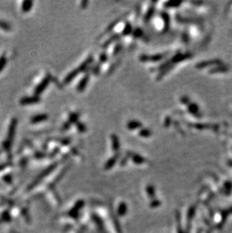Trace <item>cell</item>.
Returning a JSON list of instances; mask_svg holds the SVG:
<instances>
[{"label":"cell","mask_w":232,"mask_h":233,"mask_svg":"<svg viewBox=\"0 0 232 233\" xmlns=\"http://www.w3.org/2000/svg\"><path fill=\"white\" fill-rule=\"evenodd\" d=\"M16 125H17V120L15 119H13L11 122L9 129H8V137H7L6 140L4 142L3 145H4V148L7 150L10 149L12 143V140H13L14 133H15V129H16Z\"/></svg>","instance_id":"obj_1"},{"label":"cell","mask_w":232,"mask_h":233,"mask_svg":"<svg viewBox=\"0 0 232 233\" xmlns=\"http://www.w3.org/2000/svg\"><path fill=\"white\" fill-rule=\"evenodd\" d=\"M164 57L163 54H157L154 55H142L140 57V60L143 62H157V61H161Z\"/></svg>","instance_id":"obj_2"},{"label":"cell","mask_w":232,"mask_h":233,"mask_svg":"<svg viewBox=\"0 0 232 233\" xmlns=\"http://www.w3.org/2000/svg\"><path fill=\"white\" fill-rule=\"evenodd\" d=\"M50 80H51L50 76H47L43 79L42 82L39 83V85H38L35 89V94L36 96H39L40 94H42V92L45 90V88L48 87V84H49Z\"/></svg>","instance_id":"obj_3"},{"label":"cell","mask_w":232,"mask_h":233,"mask_svg":"<svg viewBox=\"0 0 232 233\" xmlns=\"http://www.w3.org/2000/svg\"><path fill=\"white\" fill-rule=\"evenodd\" d=\"M39 101H40V98H39V97L36 95V96H33V97H23L20 102H21V105H30V104H37V103L39 102Z\"/></svg>","instance_id":"obj_4"},{"label":"cell","mask_w":232,"mask_h":233,"mask_svg":"<svg viewBox=\"0 0 232 233\" xmlns=\"http://www.w3.org/2000/svg\"><path fill=\"white\" fill-rule=\"evenodd\" d=\"M88 81H89V75H84V76L83 77V79H82L80 82H79L78 87H77V90H78V91L79 92L83 91L85 89L86 86H87L88 83Z\"/></svg>","instance_id":"obj_5"},{"label":"cell","mask_w":232,"mask_h":233,"mask_svg":"<svg viewBox=\"0 0 232 233\" xmlns=\"http://www.w3.org/2000/svg\"><path fill=\"white\" fill-rule=\"evenodd\" d=\"M48 119V116L47 114H39L34 115L33 117L31 118V122L33 124H36L39 123V122H44V121L47 120Z\"/></svg>","instance_id":"obj_6"},{"label":"cell","mask_w":232,"mask_h":233,"mask_svg":"<svg viewBox=\"0 0 232 233\" xmlns=\"http://www.w3.org/2000/svg\"><path fill=\"white\" fill-rule=\"evenodd\" d=\"M79 73H80V71H79L78 68L75 69V70H73L72 72H70V73L68 74L67 75H66L65 79H64V83H66V84H67V83H69L72 80H73V79H74L75 77H76L77 75H78V74Z\"/></svg>","instance_id":"obj_7"},{"label":"cell","mask_w":232,"mask_h":233,"mask_svg":"<svg viewBox=\"0 0 232 233\" xmlns=\"http://www.w3.org/2000/svg\"><path fill=\"white\" fill-rule=\"evenodd\" d=\"M111 144H112V149L115 151H118V149L120 147V142L118 140V137L116 134H111Z\"/></svg>","instance_id":"obj_8"},{"label":"cell","mask_w":232,"mask_h":233,"mask_svg":"<svg viewBox=\"0 0 232 233\" xmlns=\"http://www.w3.org/2000/svg\"><path fill=\"white\" fill-rule=\"evenodd\" d=\"M142 125L143 124H142L141 122H138V121L132 120L127 124V128L130 130H136L137 128H141Z\"/></svg>","instance_id":"obj_9"},{"label":"cell","mask_w":232,"mask_h":233,"mask_svg":"<svg viewBox=\"0 0 232 233\" xmlns=\"http://www.w3.org/2000/svg\"><path fill=\"white\" fill-rule=\"evenodd\" d=\"M33 2L32 1H25L23 2L22 5V10L24 12H27L32 8L33 7Z\"/></svg>","instance_id":"obj_10"},{"label":"cell","mask_w":232,"mask_h":233,"mask_svg":"<svg viewBox=\"0 0 232 233\" xmlns=\"http://www.w3.org/2000/svg\"><path fill=\"white\" fill-rule=\"evenodd\" d=\"M130 154L131 155L130 158H132L134 162H136L137 164H142L145 161V159L142 156H140V155L136 154H131V153H130Z\"/></svg>","instance_id":"obj_11"},{"label":"cell","mask_w":232,"mask_h":233,"mask_svg":"<svg viewBox=\"0 0 232 233\" xmlns=\"http://www.w3.org/2000/svg\"><path fill=\"white\" fill-rule=\"evenodd\" d=\"M139 134L140 136L143 137H149L152 135V132H151L150 130L147 129V128H144V129H142L141 131H140Z\"/></svg>","instance_id":"obj_12"},{"label":"cell","mask_w":232,"mask_h":233,"mask_svg":"<svg viewBox=\"0 0 232 233\" xmlns=\"http://www.w3.org/2000/svg\"><path fill=\"white\" fill-rule=\"evenodd\" d=\"M132 30H133V28H132V26H131L130 23H126L125 27V29H124L123 32H122V33H123L124 36L128 35V34L131 33V32H132Z\"/></svg>","instance_id":"obj_13"},{"label":"cell","mask_w":232,"mask_h":233,"mask_svg":"<svg viewBox=\"0 0 232 233\" xmlns=\"http://www.w3.org/2000/svg\"><path fill=\"white\" fill-rule=\"evenodd\" d=\"M154 12V7H151V8L148 10V12H147L146 14H145V18H144L145 21H149V20L151 19V17H152V15H153Z\"/></svg>","instance_id":"obj_14"},{"label":"cell","mask_w":232,"mask_h":233,"mask_svg":"<svg viewBox=\"0 0 232 233\" xmlns=\"http://www.w3.org/2000/svg\"><path fill=\"white\" fill-rule=\"evenodd\" d=\"M179 4H181V2H167L165 3V7H167V8H174V7H178V5Z\"/></svg>","instance_id":"obj_15"},{"label":"cell","mask_w":232,"mask_h":233,"mask_svg":"<svg viewBox=\"0 0 232 233\" xmlns=\"http://www.w3.org/2000/svg\"><path fill=\"white\" fill-rule=\"evenodd\" d=\"M78 117H79L78 113H71L69 117V123H71V122H76L77 121H78Z\"/></svg>","instance_id":"obj_16"},{"label":"cell","mask_w":232,"mask_h":233,"mask_svg":"<svg viewBox=\"0 0 232 233\" xmlns=\"http://www.w3.org/2000/svg\"><path fill=\"white\" fill-rule=\"evenodd\" d=\"M0 28L6 30V31H9L11 30V26L9 25V23L5 22V21H0Z\"/></svg>","instance_id":"obj_17"},{"label":"cell","mask_w":232,"mask_h":233,"mask_svg":"<svg viewBox=\"0 0 232 233\" xmlns=\"http://www.w3.org/2000/svg\"><path fill=\"white\" fill-rule=\"evenodd\" d=\"M117 158H118V156H114L112 158L109 159V161H108V162L107 163V165H106V167H111V166L114 165V164L116 163V162L117 161Z\"/></svg>","instance_id":"obj_18"},{"label":"cell","mask_w":232,"mask_h":233,"mask_svg":"<svg viewBox=\"0 0 232 233\" xmlns=\"http://www.w3.org/2000/svg\"><path fill=\"white\" fill-rule=\"evenodd\" d=\"M77 128H78V130L80 132H84L87 130L86 126L83 123H82V122H78L77 123Z\"/></svg>","instance_id":"obj_19"},{"label":"cell","mask_w":232,"mask_h":233,"mask_svg":"<svg viewBox=\"0 0 232 233\" xmlns=\"http://www.w3.org/2000/svg\"><path fill=\"white\" fill-rule=\"evenodd\" d=\"M6 62H7L6 58H5L4 56H2V57L0 58V72H1L2 70H3V68L5 67V64H6Z\"/></svg>","instance_id":"obj_20"},{"label":"cell","mask_w":232,"mask_h":233,"mask_svg":"<svg viewBox=\"0 0 232 233\" xmlns=\"http://www.w3.org/2000/svg\"><path fill=\"white\" fill-rule=\"evenodd\" d=\"M143 30H142V29L140 28H137L136 29V30H134V36L136 38H138V37H141L142 35H143Z\"/></svg>","instance_id":"obj_21"},{"label":"cell","mask_w":232,"mask_h":233,"mask_svg":"<svg viewBox=\"0 0 232 233\" xmlns=\"http://www.w3.org/2000/svg\"><path fill=\"white\" fill-rule=\"evenodd\" d=\"M118 38H119V36H118V35H114V36H111V37L110 38V39H109V40H108V41H107V42L105 43V45H104L103 46H105V47L108 46H109V44H111V41H113L114 40H116V39H118Z\"/></svg>","instance_id":"obj_22"},{"label":"cell","mask_w":232,"mask_h":233,"mask_svg":"<svg viewBox=\"0 0 232 233\" xmlns=\"http://www.w3.org/2000/svg\"><path fill=\"white\" fill-rule=\"evenodd\" d=\"M161 16H162V18L163 21H164V23H166V25H168L169 22H170V17H169L168 14L167 13H162Z\"/></svg>","instance_id":"obj_23"},{"label":"cell","mask_w":232,"mask_h":233,"mask_svg":"<svg viewBox=\"0 0 232 233\" xmlns=\"http://www.w3.org/2000/svg\"><path fill=\"white\" fill-rule=\"evenodd\" d=\"M100 62H102V63L106 62V61H107V54H106V53L101 54V55L100 56Z\"/></svg>","instance_id":"obj_24"},{"label":"cell","mask_w":232,"mask_h":233,"mask_svg":"<svg viewBox=\"0 0 232 233\" xmlns=\"http://www.w3.org/2000/svg\"><path fill=\"white\" fill-rule=\"evenodd\" d=\"M69 128H70V123L69 122H67L64 124V125H63V127H62V130L64 131H67L68 129H69Z\"/></svg>","instance_id":"obj_25"},{"label":"cell","mask_w":232,"mask_h":233,"mask_svg":"<svg viewBox=\"0 0 232 233\" xmlns=\"http://www.w3.org/2000/svg\"><path fill=\"white\" fill-rule=\"evenodd\" d=\"M120 49H121V46H120V45H118V46H117L116 47V48H115V51H114V55H116V54L118 53V51H119Z\"/></svg>","instance_id":"obj_26"},{"label":"cell","mask_w":232,"mask_h":233,"mask_svg":"<svg viewBox=\"0 0 232 233\" xmlns=\"http://www.w3.org/2000/svg\"><path fill=\"white\" fill-rule=\"evenodd\" d=\"M7 166H8V165H7V164H5V165H0V171H2V170H4L5 168V167H7Z\"/></svg>","instance_id":"obj_27"},{"label":"cell","mask_w":232,"mask_h":233,"mask_svg":"<svg viewBox=\"0 0 232 233\" xmlns=\"http://www.w3.org/2000/svg\"><path fill=\"white\" fill-rule=\"evenodd\" d=\"M6 233H19L18 232H16V231H8V232H7Z\"/></svg>","instance_id":"obj_28"}]
</instances>
